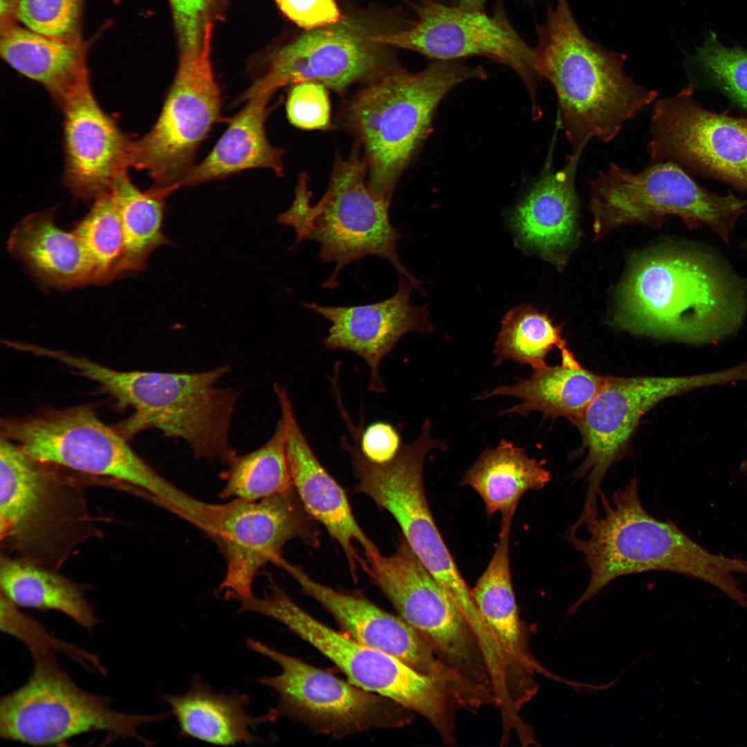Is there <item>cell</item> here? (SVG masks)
<instances>
[{
    "label": "cell",
    "mask_w": 747,
    "mask_h": 747,
    "mask_svg": "<svg viewBox=\"0 0 747 747\" xmlns=\"http://www.w3.org/2000/svg\"><path fill=\"white\" fill-rule=\"evenodd\" d=\"M616 322L636 333L692 344L735 334L747 312V284L714 252L676 247L636 262L619 293Z\"/></svg>",
    "instance_id": "1"
},
{
    "label": "cell",
    "mask_w": 747,
    "mask_h": 747,
    "mask_svg": "<svg viewBox=\"0 0 747 747\" xmlns=\"http://www.w3.org/2000/svg\"><path fill=\"white\" fill-rule=\"evenodd\" d=\"M486 0H456L457 6L467 10H481Z\"/></svg>",
    "instance_id": "45"
},
{
    "label": "cell",
    "mask_w": 747,
    "mask_h": 747,
    "mask_svg": "<svg viewBox=\"0 0 747 747\" xmlns=\"http://www.w3.org/2000/svg\"><path fill=\"white\" fill-rule=\"evenodd\" d=\"M217 0H170L180 52L196 53L203 46L210 12Z\"/></svg>",
    "instance_id": "42"
},
{
    "label": "cell",
    "mask_w": 747,
    "mask_h": 747,
    "mask_svg": "<svg viewBox=\"0 0 747 747\" xmlns=\"http://www.w3.org/2000/svg\"><path fill=\"white\" fill-rule=\"evenodd\" d=\"M27 681L0 700V737L35 746L62 744L91 732L154 744L138 732L145 723L160 722L169 712L137 714L117 711L111 699L87 692L59 664L53 651L33 654Z\"/></svg>",
    "instance_id": "11"
},
{
    "label": "cell",
    "mask_w": 747,
    "mask_h": 747,
    "mask_svg": "<svg viewBox=\"0 0 747 747\" xmlns=\"http://www.w3.org/2000/svg\"><path fill=\"white\" fill-rule=\"evenodd\" d=\"M273 389L286 421V450L293 486L307 513L339 544L355 578L360 556L353 542L365 551L378 548L358 524L342 486L314 454L295 416L286 389L275 383Z\"/></svg>",
    "instance_id": "24"
},
{
    "label": "cell",
    "mask_w": 747,
    "mask_h": 747,
    "mask_svg": "<svg viewBox=\"0 0 747 747\" xmlns=\"http://www.w3.org/2000/svg\"><path fill=\"white\" fill-rule=\"evenodd\" d=\"M75 368L119 406L133 409L113 427L124 438L155 428L166 437L185 440L195 459L228 462L236 454L229 430L240 391L217 386L230 371L228 365L201 372L119 371L80 357Z\"/></svg>",
    "instance_id": "5"
},
{
    "label": "cell",
    "mask_w": 747,
    "mask_h": 747,
    "mask_svg": "<svg viewBox=\"0 0 747 747\" xmlns=\"http://www.w3.org/2000/svg\"><path fill=\"white\" fill-rule=\"evenodd\" d=\"M580 156L571 154L562 169L543 176L511 216L521 242L558 269L579 238L575 178Z\"/></svg>",
    "instance_id": "25"
},
{
    "label": "cell",
    "mask_w": 747,
    "mask_h": 747,
    "mask_svg": "<svg viewBox=\"0 0 747 747\" xmlns=\"http://www.w3.org/2000/svg\"><path fill=\"white\" fill-rule=\"evenodd\" d=\"M286 425L281 416L274 433L259 448L237 454L222 473L221 499L257 501L293 487L286 450Z\"/></svg>",
    "instance_id": "35"
},
{
    "label": "cell",
    "mask_w": 747,
    "mask_h": 747,
    "mask_svg": "<svg viewBox=\"0 0 747 747\" xmlns=\"http://www.w3.org/2000/svg\"><path fill=\"white\" fill-rule=\"evenodd\" d=\"M275 1L286 17L308 30L334 25L343 19L335 0Z\"/></svg>",
    "instance_id": "44"
},
{
    "label": "cell",
    "mask_w": 747,
    "mask_h": 747,
    "mask_svg": "<svg viewBox=\"0 0 747 747\" xmlns=\"http://www.w3.org/2000/svg\"><path fill=\"white\" fill-rule=\"evenodd\" d=\"M486 77L482 67L458 60H435L419 72L397 66L362 84L344 102L337 122L356 138L375 196L391 201L443 97L464 81Z\"/></svg>",
    "instance_id": "4"
},
{
    "label": "cell",
    "mask_w": 747,
    "mask_h": 747,
    "mask_svg": "<svg viewBox=\"0 0 747 747\" xmlns=\"http://www.w3.org/2000/svg\"><path fill=\"white\" fill-rule=\"evenodd\" d=\"M367 173L362 151L356 143L347 157L337 156L327 189L315 204H311L307 175L299 176L293 203L279 215L278 221L295 230L296 243L317 242L319 258L335 264L322 287L335 288L339 273L347 265L374 255L389 261L399 275L420 288V282L398 257L396 245L401 236L389 220L391 201L371 192Z\"/></svg>",
    "instance_id": "6"
},
{
    "label": "cell",
    "mask_w": 747,
    "mask_h": 747,
    "mask_svg": "<svg viewBox=\"0 0 747 747\" xmlns=\"http://www.w3.org/2000/svg\"><path fill=\"white\" fill-rule=\"evenodd\" d=\"M246 645L281 668L278 675L255 680L278 694L275 708L278 717L337 739L372 729L403 727L412 719L413 712L396 701L365 690L259 640L248 638Z\"/></svg>",
    "instance_id": "13"
},
{
    "label": "cell",
    "mask_w": 747,
    "mask_h": 747,
    "mask_svg": "<svg viewBox=\"0 0 747 747\" xmlns=\"http://www.w3.org/2000/svg\"><path fill=\"white\" fill-rule=\"evenodd\" d=\"M277 566L289 573L304 594L332 616L344 634L369 647L386 652L418 672L439 681L454 697L468 681L449 666L429 641L400 616L391 614L360 594L339 591L312 579L283 557Z\"/></svg>",
    "instance_id": "21"
},
{
    "label": "cell",
    "mask_w": 747,
    "mask_h": 747,
    "mask_svg": "<svg viewBox=\"0 0 747 747\" xmlns=\"http://www.w3.org/2000/svg\"><path fill=\"white\" fill-rule=\"evenodd\" d=\"M1 430V436L39 461L125 482L176 515H187L195 506L194 497L154 470L89 405L4 418Z\"/></svg>",
    "instance_id": "8"
},
{
    "label": "cell",
    "mask_w": 747,
    "mask_h": 747,
    "mask_svg": "<svg viewBox=\"0 0 747 747\" xmlns=\"http://www.w3.org/2000/svg\"><path fill=\"white\" fill-rule=\"evenodd\" d=\"M82 3L83 0H10V16L39 35L78 43Z\"/></svg>",
    "instance_id": "38"
},
{
    "label": "cell",
    "mask_w": 747,
    "mask_h": 747,
    "mask_svg": "<svg viewBox=\"0 0 747 747\" xmlns=\"http://www.w3.org/2000/svg\"><path fill=\"white\" fill-rule=\"evenodd\" d=\"M415 17L405 28L375 33V42L383 46L417 52L435 60H458L484 56L511 68L525 83L534 111L537 80L534 50L510 24L502 1L494 12L467 10L434 0H418L414 5Z\"/></svg>",
    "instance_id": "16"
},
{
    "label": "cell",
    "mask_w": 747,
    "mask_h": 747,
    "mask_svg": "<svg viewBox=\"0 0 747 747\" xmlns=\"http://www.w3.org/2000/svg\"><path fill=\"white\" fill-rule=\"evenodd\" d=\"M289 122L305 130L327 129L331 127V104L328 89L311 81L291 85L286 100Z\"/></svg>",
    "instance_id": "41"
},
{
    "label": "cell",
    "mask_w": 747,
    "mask_h": 747,
    "mask_svg": "<svg viewBox=\"0 0 747 747\" xmlns=\"http://www.w3.org/2000/svg\"><path fill=\"white\" fill-rule=\"evenodd\" d=\"M561 358L560 365H545L534 369L530 378L513 385L497 387L477 399L497 395L513 396L520 402L500 414L527 416L537 411L544 421L562 416L574 423L600 391L605 377L583 367L569 349L561 352Z\"/></svg>",
    "instance_id": "30"
},
{
    "label": "cell",
    "mask_w": 747,
    "mask_h": 747,
    "mask_svg": "<svg viewBox=\"0 0 747 747\" xmlns=\"http://www.w3.org/2000/svg\"><path fill=\"white\" fill-rule=\"evenodd\" d=\"M741 468V470L747 476V458L742 462Z\"/></svg>",
    "instance_id": "46"
},
{
    "label": "cell",
    "mask_w": 747,
    "mask_h": 747,
    "mask_svg": "<svg viewBox=\"0 0 747 747\" xmlns=\"http://www.w3.org/2000/svg\"><path fill=\"white\" fill-rule=\"evenodd\" d=\"M747 380V364L694 376L605 377V383L583 414L573 423L579 429L587 456L575 472L585 477L587 490L581 515L595 513L601 483L625 453L640 418L660 401L689 391Z\"/></svg>",
    "instance_id": "15"
},
{
    "label": "cell",
    "mask_w": 747,
    "mask_h": 747,
    "mask_svg": "<svg viewBox=\"0 0 747 747\" xmlns=\"http://www.w3.org/2000/svg\"><path fill=\"white\" fill-rule=\"evenodd\" d=\"M315 520L307 513L294 486L257 501L232 499L214 504L210 537L226 559V572L217 592L225 598L252 594L260 569L276 564L284 545L293 539L318 541Z\"/></svg>",
    "instance_id": "17"
},
{
    "label": "cell",
    "mask_w": 747,
    "mask_h": 747,
    "mask_svg": "<svg viewBox=\"0 0 747 747\" xmlns=\"http://www.w3.org/2000/svg\"><path fill=\"white\" fill-rule=\"evenodd\" d=\"M1 630L24 643L31 654L61 650L83 663L89 661L98 671L103 674L106 670L94 655L77 648L71 644L60 642L51 637L43 626L35 619L18 609V607L1 593Z\"/></svg>",
    "instance_id": "39"
},
{
    "label": "cell",
    "mask_w": 747,
    "mask_h": 747,
    "mask_svg": "<svg viewBox=\"0 0 747 747\" xmlns=\"http://www.w3.org/2000/svg\"><path fill=\"white\" fill-rule=\"evenodd\" d=\"M362 569L406 622L452 669L495 692L488 664L473 627L402 535L394 553L364 551Z\"/></svg>",
    "instance_id": "12"
},
{
    "label": "cell",
    "mask_w": 747,
    "mask_h": 747,
    "mask_svg": "<svg viewBox=\"0 0 747 747\" xmlns=\"http://www.w3.org/2000/svg\"><path fill=\"white\" fill-rule=\"evenodd\" d=\"M694 91L688 84L654 103L647 145L652 163L684 165L747 192V118L705 109Z\"/></svg>",
    "instance_id": "18"
},
{
    "label": "cell",
    "mask_w": 747,
    "mask_h": 747,
    "mask_svg": "<svg viewBox=\"0 0 747 747\" xmlns=\"http://www.w3.org/2000/svg\"><path fill=\"white\" fill-rule=\"evenodd\" d=\"M357 21L339 23L304 34L270 58L266 71L242 94L273 95L302 82L320 83L339 95L397 67L383 45Z\"/></svg>",
    "instance_id": "19"
},
{
    "label": "cell",
    "mask_w": 747,
    "mask_h": 747,
    "mask_svg": "<svg viewBox=\"0 0 747 747\" xmlns=\"http://www.w3.org/2000/svg\"><path fill=\"white\" fill-rule=\"evenodd\" d=\"M513 515L501 516L499 541L484 572L471 589L477 609L489 629L508 672L520 688L533 685L535 672H547L532 656L524 635L510 569V532Z\"/></svg>",
    "instance_id": "26"
},
{
    "label": "cell",
    "mask_w": 747,
    "mask_h": 747,
    "mask_svg": "<svg viewBox=\"0 0 747 747\" xmlns=\"http://www.w3.org/2000/svg\"><path fill=\"white\" fill-rule=\"evenodd\" d=\"M562 327L555 325L546 312L531 304H522L508 311L501 320V328L495 342V365L512 360L533 369L546 364L551 351L567 349L561 334Z\"/></svg>",
    "instance_id": "36"
},
{
    "label": "cell",
    "mask_w": 747,
    "mask_h": 747,
    "mask_svg": "<svg viewBox=\"0 0 747 747\" xmlns=\"http://www.w3.org/2000/svg\"><path fill=\"white\" fill-rule=\"evenodd\" d=\"M638 483L632 477L610 499L601 492V509L569 530L583 528L585 536L567 531L566 538L582 555L590 572L587 587L569 613H575L617 578L651 571L701 580L747 609V593L735 578L747 572V562L712 553L671 521L652 517L641 504Z\"/></svg>",
    "instance_id": "2"
},
{
    "label": "cell",
    "mask_w": 747,
    "mask_h": 747,
    "mask_svg": "<svg viewBox=\"0 0 747 747\" xmlns=\"http://www.w3.org/2000/svg\"><path fill=\"white\" fill-rule=\"evenodd\" d=\"M358 443L361 453L368 461L384 464L396 456L403 443L396 427L385 421H376L365 427L362 414Z\"/></svg>",
    "instance_id": "43"
},
{
    "label": "cell",
    "mask_w": 747,
    "mask_h": 747,
    "mask_svg": "<svg viewBox=\"0 0 747 747\" xmlns=\"http://www.w3.org/2000/svg\"><path fill=\"white\" fill-rule=\"evenodd\" d=\"M272 95L257 93L231 120L210 154L189 172L182 186H192L254 168H265L282 176L284 150L268 141L265 129L268 103Z\"/></svg>",
    "instance_id": "31"
},
{
    "label": "cell",
    "mask_w": 747,
    "mask_h": 747,
    "mask_svg": "<svg viewBox=\"0 0 747 747\" xmlns=\"http://www.w3.org/2000/svg\"><path fill=\"white\" fill-rule=\"evenodd\" d=\"M534 53L540 78L553 86L560 123L572 147L582 155L588 142H608L656 98L655 90L636 84L624 70L627 56L588 38L567 0L549 6L537 29Z\"/></svg>",
    "instance_id": "3"
},
{
    "label": "cell",
    "mask_w": 747,
    "mask_h": 747,
    "mask_svg": "<svg viewBox=\"0 0 747 747\" xmlns=\"http://www.w3.org/2000/svg\"><path fill=\"white\" fill-rule=\"evenodd\" d=\"M8 249L45 285L73 288L93 284L88 253L73 231L56 225L54 210L33 214L18 223L10 234Z\"/></svg>",
    "instance_id": "29"
},
{
    "label": "cell",
    "mask_w": 747,
    "mask_h": 747,
    "mask_svg": "<svg viewBox=\"0 0 747 747\" xmlns=\"http://www.w3.org/2000/svg\"><path fill=\"white\" fill-rule=\"evenodd\" d=\"M589 196L596 239L624 225L658 227L674 216L691 229L708 226L730 245L747 207V199L703 188L672 162L652 163L637 173L611 163L589 181Z\"/></svg>",
    "instance_id": "10"
},
{
    "label": "cell",
    "mask_w": 747,
    "mask_h": 747,
    "mask_svg": "<svg viewBox=\"0 0 747 747\" xmlns=\"http://www.w3.org/2000/svg\"><path fill=\"white\" fill-rule=\"evenodd\" d=\"M0 53L12 68L42 84L61 109L90 85L86 51L81 42L50 38L1 20Z\"/></svg>",
    "instance_id": "27"
},
{
    "label": "cell",
    "mask_w": 747,
    "mask_h": 747,
    "mask_svg": "<svg viewBox=\"0 0 747 747\" xmlns=\"http://www.w3.org/2000/svg\"><path fill=\"white\" fill-rule=\"evenodd\" d=\"M170 707L182 737L192 738L219 746L252 744L261 738L252 729L275 720V708L266 714L253 716L246 710L250 703L247 694L214 692L199 675L183 694L162 696Z\"/></svg>",
    "instance_id": "28"
},
{
    "label": "cell",
    "mask_w": 747,
    "mask_h": 747,
    "mask_svg": "<svg viewBox=\"0 0 747 747\" xmlns=\"http://www.w3.org/2000/svg\"><path fill=\"white\" fill-rule=\"evenodd\" d=\"M56 466L1 436V546L14 558L48 568L59 564L91 528L82 494Z\"/></svg>",
    "instance_id": "7"
},
{
    "label": "cell",
    "mask_w": 747,
    "mask_h": 747,
    "mask_svg": "<svg viewBox=\"0 0 747 747\" xmlns=\"http://www.w3.org/2000/svg\"><path fill=\"white\" fill-rule=\"evenodd\" d=\"M212 25L201 49L180 54L174 81L158 118L133 140L131 167L147 172L154 186L180 187L194 167L197 149L220 116L222 98L210 61Z\"/></svg>",
    "instance_id": "14"
},
{
    "label": "cell",
    "mask_w": 747,
    "mask_h": 747,
    "mask_svg": "<svg viewBox=\"0 0 747 747\" xmlns=\"http://www.w3.org/2000/svg\"><path fill=\"white\" fill-rule=\"evenodd\" d=\"M64 113L63 184L75 196L96 199L131 167L133 140L96 100L91 86L71 97Z\"/></svg>",
    "instance_id": "22"
},
{
    "label": "cell",
    "mask_w": 747,
    "mask_h": 747,
    "mask_svg": "<svg viewBox=\"0 0 747 747\" xmlns=\"http://www.w3.org/2000/svg\"><path fill=\"white\" fill-rule=\"evenodd\" d=\"M544 461L530 457L513 443L501 439L495 448H487L466 471L461 485L474 489L492 515L515 511L522 496L538 490L551 480Z\"/></svg>",
    "instance_id": "32"
},
{
    "label": "cell",
    "mask_w": 747,
    "mask_h": 747,
    "mask_svg": "<svg viewBox=\"0 0 747 747\" xmlns=\"http://www.w3.org/2000/svg\"><path fill=\"white\" fill-rule=\"evenodd\" d=\"M0 584L18 607L57 611L89 631L99 622L83 588L48 567L1 554Z\"/></svg>",
    "instance_id": "33"
},
{
    "label": "cell",
    "mask_w": 747,
    "mask_h": 747,
    "mask_svg": "<svg viewBox=\"0 0 747 747\" xmlns=\"http://www.w3.org/2000/svg\"><path fill=\"white\" fill-rule=\"evenodd\" d=\"M425 458L422 452L407 449L389 463L370 465L357 489L393 516L418 559L470 618L477 608L430 512L423 480Z\"/></svg>",
    "instance_id": "20"
},
{
    "label": "cell",
    "mask_w": 747,
    "mask_h": 747,
    "mask_svg": "<svg viewBox=\"0 0 747 747\" xmlns=\"http://www.w3.org/2000/svg\"><path fill=\"white\" fill-rule=\"evenodd\" d=\"M414 286L405 276L399 275L398 288L391 297L360 306H329L315 302L303 306L331 323L323 344L328 349H342L360 357L369 369L368 389L385 391L379 366L397 342L412 331L431 333L427 306H416L410 302Z\"/></svg>",
    "instance_id": "23"
},
{
    "label": "cell",
    "mask_w": 747,
    "mask_h": 747,
    "mask_svg": "<svg viewBox=\"0 0 747 747\" xmlns=\"http://www.w3.org/2000/svg\"><path fill=\"white\" fill-rule=\"evenodd\" d=\"M743 247L747 249V237L746 238L744 242L743 243Z\"/></svg>",
    "instance_id": "47"
},
{
    "label": "cell",
    "mask_w": 747,
    "mask_h": 747,
    "mask_svg": "<svg viewBox=\"0 0 747 747\" xmlns=\"http://www.w3.org/2000/svg\"><path fill=\"white\" fill-rule=\"evenodd\" d=\"M268 588L270 592L264 597L250 600L248 609L252 613L281 622L333 662L349 681L421 714L444 742L454 743V710L459 706L439 681L323 624L298 605L273 579Z\"/></svg>",
    "instance_id": "9"
},
{
    "label": "cell",
    "mask_w": 747,
    "mask_h": 747,
    "mask_svg": "<svg viewBox=\"0 0 747 747\" xmlns=\"http://www.w3.org/2000/svg\"><path fill=\"white\" fill-rule=\"evenodd\" d=\"M696 60L715 83L747 111V53L723 46L712 35L697 50Z\"/></svg>",
    "instance_id": "40"
},
{
    "label": "cell",
    "mask_w": 747,
    "mask_h": 747,
    "mask_svg": "<svg viewBox=\"0 0 747 747\" xmlns=\"http://www.w3.org/2000/svg\"><path fill=\"white\" fill-rule=\"evenodd\" d=\"M73 231L92 262L93 284H106L122 273L123 231L111 192L95 199L89 213Z\"/></svg>",
    "instance_id": "37"
},
{
    "label": "cell",
    "mask_w": 747,
    "mask_h": 747,
    "mask_svg": "<svg viewBox=\"0 0 747 747\" xmlns=\"http://www.w3.org/2000/svg\"><path fill=\"white\" fill-rule=\"evenodd\" d=\"M178 187L153 186L142 192L129 178L120 176L111 193L117 206L124 236L122 273L143 270L149 255L170 241L163 232L167 198Z\"/></svg>",
    "instance_id": "34"
}]
</instances>
